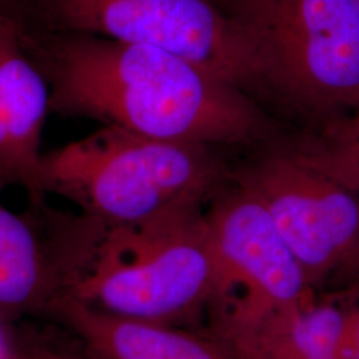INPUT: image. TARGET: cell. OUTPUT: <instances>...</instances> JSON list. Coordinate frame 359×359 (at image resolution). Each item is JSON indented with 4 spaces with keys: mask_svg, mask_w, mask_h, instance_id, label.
<instances>
[{
    "mask_svg": "<svg viewBox=\"0 0 359 359\" xmlns=\"http://www.w3.org/2000/svg\"><path fill=\"white\" fill-rule=\"evenodd\" d=\"M261 86L309 115L359 108V0H231Z\"/></svg>",
    "mask_w": 359,
    "mask_h": 359,
    "instance_id": "obj_4",
    "label": "cell"
},
{
    "mask_svg": "<svg viewBox=\"0 0 359 359\" xmlns=\"http://www.w3.org/2000/svg\"><path fill=\"white\" fill-rule=\"evenodd\" d=\"M0 359H1V347H0Z\"/></svg>",
    "mask_w": 359,
    "mask_h": 359,
    "instance_id": "obj_17",
    "label": "cell"
},
{
    "mask_svg": "<svg viewBox=\"0 0 359 359\" xmlns=\"http://www.w3.org/2000/svg\"><path fill=\"white\" fill-rule=\"evenodd\" d=\"M4 11H6V10L3 8V6H1V3H0V18H1V15L4 13Z\"/></svg>",
    "mask_w": 359,
    "mask_h": 359,
    "instance_id": "obj_16",
    "label": "cell"
},
{
    "mask_svg": "<svg viewBox=\"0 0 359 359\" xmlns=\"http://www.w3.org/2000/svg\"><path fill=\"white\" fill-rule=\"evenodd\" d=\"M346 327L339 348V359H359V278L347 283Z\"/></svg>",
    "mask_w": 359,
    "mask_h": 359,
    "instance_id": "obj_13",
    "label": "cell"
},
{
    "mask_svg": "<svg viewBox=\"0 0 359 359\" xmlns=\"http://www.w3.org/2000/svg\"><path fill=\"white\" fill-rule=\"evenodd\" d=\"M51 112L50 88L23 43L11 13L0 18V192L23 188L43 203L40 188L43 130Z\"/></svg>",
    "mask_w": 359,
    "mask_h": 359,
    "instance_id": "obj_9",
    "label": "cell"
},
{
    "mask_svg": "<svg viewBox=\"0 0 359 359\" xmlns=\"http://www.w3.org/2000/svg\"><path fill=\"white\" fill-rule=\"evenodd\" d=\"M11 359H81L31 338H22L11 348Z\"/></svg>",
    "mask_w": 359,
    "mask_h": 359,
    "instance_id": "obj_14",
    "label": "cell"
},
{
    "mask_svg": "<svg viewBox=\"0 0 359 359\" xmlns=\"http://www.w3.org/2000/svg\"><path fill=\"white\" fill-rule=\"evenodd\" d=\"M16 213L0 201V321L46 314L68 294L59 213L46 201Z\"/></svg>",
    "mask_w": 359,
    "mask_h": 359,
    "instance_id": "obj_10",
    "label": "cell"
},
{
    "mask_svg": "<svg viewBox=\"0 0 359 359\" xmlns=\"http://www.w3.org/2000/svg\"><path fill=\"white\" fill-rule=\"evenodd\" d=\"M346 314L342 301L313 295L274 309L229 299L209 311L204 332L233 359H339Z\"/></svg>",
    "mask_w": 359,
    "mask_h": 359,
    "instance_id": "obj_8",
    "label": "cell"
},
{
    "mask_svg": "<svg viewBox=\"0 0 359 359\" xmlns=\"http://www.w3.org/2000/svg\"><path fill=\"white\" fill-rule=\"evenodd\" d=\"M341 277H344L347 283L358 280L359 278V244L354 252L347 258L346 262L335 273Z\"/></svg>",
    "mask_w": 359,
    "mask_h": 359,
    "instance_id": "obj_15",
    "label": "cell"
},
{
    "mask_svg": "<svg viewBox=\"0 0 359 359\" xmlns=\"http://www.w3.org/2000/svg\"><path fill=\"white\" fill-rule=\"evenodd\" d=\"M293 154L309 167L359 194V108L329 118L318 135Z\"/></svg>",
    "mask_w": 359,
    "mask_h": 359,
    "instance_id": "obj_12",
    "label": "cell"
},
{
    "mask_svg": "<svg viewBox=\"0 0 359 359\" xmlns=\"http://www.w3.org/2000/svg\"><path fill=\"white\" fill-rule=\"evenodd\" d=\"M203 204L135 225H100L81 248L69 294L115 316L175 326L231 299Z\"/></svg>",
    "mask_w": 359,
    "mask_h": 359,
    "instance_id": "obj_2",
    "label": "cell"
},
{
    "mask_svg": "<svg viewBox=\"0 0 359 359\" xmlns=\"http://www.w3.org/2000/svg\"><path fill=\"white\" fill-rule=\"evenodd\" d=\"M47 316L76 334L96 359H233L205 332L120 317L69 293Z\"/></svg>",
    "mask_w": 359,
    "mask_h": 359,
    "instance_id": "obj_11",
    "label": "cell"
},
{
    "mask_svg": "<svg viewBox=\"0 0 359 359\" xmlns=\"http://www.w3.org/2000/svg\"><path fill=\"white\" fill-rule=\"evenodd\" d=\"M19 28L56 115L203 147L244 142L264 127L240 88L177 55L96 35Z\"/></svg>",
    "mask_w": 359,
    "mask_h": 359,
    "instance_id": "obj_1",
    "label": "cell"
},
{
    "mask_svg": "<svg viewBox=\"0 0 359 359\" xmlns=\"http://www.w3.org/2000/svg\"><path fill=\"white\" fill-rule=\"evenodd\" d=\"M43 6L48 31L151 46L237 88L261 86L252 52L210 0H43Z\"/></svg>",
    "mask_w": 359,
    "mask_h": 359,
    "instance_id": "obj_5",
    "label": "cell"
},
{
    "mask_svg": "<svg viewBox=\"0 0 359 359\" xmlns=\"http://www.w3.org/2000/svg\"><path fill=\"white\" fill-rule=\"evenodd\" d=\"M217 169L203 145L107 127L44 152L40 188L107 226H127L173 206L204 203Z\"/></svg>",
    "mask_w": 359,
    "mask_h": 359,
    "instance_id": "obj_3",
    "label": "cell"
},
{
    "mask_svg": "<svg viewBox=\"0 0 359 359\" xmlns=\"http://www.w3.org/2000/svg\"><path fill=\"white\" fill-rule=\"evenodd\" d=\"M265 206L311 289L335 274L359 244V194L302 163L268 156L236 177Z\"/></svg>",
    "mask_w": 359,
    "mask_h": 359,
    "instance_id": "obj_6",
    "label": "cell"
},
{
    "mask_svg": "<svg viewBox=\"0 0 359 359\" xmlns=\"http://www.w3.org/2000/svg\"><path fill=\"white\" fill-rule=\"evenodd\" d=\"M212 248L231 292L246 308H285L313 295L306 274L269 212L238 182L205 209Z\"/></svg>",
    "mask_w": 359,
    "mask_h": 359,
    "instance_id": "obj_7",
    "label": "cell"
}]
</instances>
